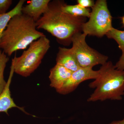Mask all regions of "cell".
Segmentation results:
<instances>
[{
    "mask_svg": "<svg viewBox=\"0 0 124 124\" xmlns=\"http://www.w3.org/2000/svg\"><path fill=\"white\" fill-rule=\"evenodd\" d=\"M62 1H50L46 12L36 22L37 29H44L59 40L71 41L74 35L81 32L86 18L63 12L61 8Z\"/></svg>",
    "mask_w": 124,
    "mask_h": 124,
    "instance_id": "cell-1",
    "label": "cell"
},
{
    "mask_svg": "<svg viewBox=\"0 0 124 124\" xmlns=\"http://www.w3.org/2000/svg\"><path fill=\"white\" fill-rule=\"evenodd\" d=\"M46 36L37 30L36 22L22 13L11 19L2 33L0 49L8 56L14 52L24 49L32 42Z\"/></svg>",
    "mask_w": 124,
    "mask_h": 124,
    "instance_id": "cell-2",
    "label": "cell"
},
{
    "mask_svg": "<svg viewBox=\"0 0 124 124\" xmlns=\"http://www.w3.org/2000/svg\"><path fill=\"white\" fill-rule=\"evenodd\" d=\"M99 70L98 77L89 84L90 88L95 90L88 101L122 100L124 95V70L117 69L111 61L102 65Z\"/></svg>",
    "mask_w": 124,
    "mask_h": 124,
    "instance_id": "cell-3",
    "label": "cell"
},
{
    "mask_svg": "<svg viewBox=\"0 0 124 124\" xmlns=\"http://www.w3.org/2000/svg\"><path fill=\"white\" fill-rule=\"evenodd\" d=\"M50 47V41L46 36L32 42L21 55H15L12 59L14 72L23 77L31 75L39 66Z\"/></svg>",
    "mask_w": 124,
    "mask_h": 124,
    "instance_id": "cell-4",
    "label": "cell"
},
{
    "mask_svg": "<svg viewBox=\"0 0 124 124\" xmlns=\"http://www.w3.org/2000/svg\"><path fill=\"white\" fill-rule=\"evenodd\" d=\"M89 19L82 24V31L86 36L103 37L113 27L112 17L106 0H98L92 8Z\"/></svg>",
    "mask_w": 124,
    "mask_h": 124,
    "instance_id": "cell-5",
    "label": "cell"
},
{
    "mask_svg": "<svg viewBox=\"0 0 124 124\" xmlns=\"http://www.w3.org/2000/svg\"><path fill=\"white\" fill-rule=\"evenodd\" d=\"M86 35L81 32L76 33L71 39V49L81 68L90 67L98 64L102 65L107 62L108 57L90 47L86 44Z\"/></svg>",
    "mask_w": 124,
    "mask_h": 124,
    "instance_id": "cell-6",
    "label": "cell"
},
{
    "mask_svg": "<svg viewBox=\"0 0 124 124\" xmlns=\"http://www.w3.org/2000/svg\"><path fill=\"white\" fill-rule=\"evenodd\" d=\"M99 74V70H93V68H80L73 72L71 75L57 92L62 94H66L74 91L85 81L96 79Z\"/></svg>",
    "mask_w": 124,
    "mask_h": 124,
    "instance_id": "cell-7",
    "label": "cell"
},
{
    "mask_svg": "<svg viewBox=\"0 0 124 124\" xmlns=\"http://www.w3.org/2000/svg\"><path fill=\"white\" fill-rule=\"evenodd\" d=\"M50 0H31L28 4L23 6L22 13L37 22L46 12Z\"/></svg>",
    "mask_w": 124,
    "mask_h": 124,
    "instance_id": "cell-8",
    "label": "cell"
},
{
    "mask_svg": "<svg viewBox=\"0 0 124 124\" xmlns=\"http://www.w3.org/2000/svg\"><path fill=\"white\" fill-rule=\"evenodd\" d=\"M72 72L62 65L56 64L50 71L49 79L50 81V86L55 89L57 91L60 89Z\"/></svg>",
    "mask_w": 124,
    "mask_h": 124,
    "instance_id": "cell-9",
    "label": "cell"
},
{
    "mask_svg": "<svg viewBox=\"0 0 124 124\" xmlns=\"http://www.w3.org/2000/svg\"><path fill=\"white\" fill-rule=\"evenodd\" d=\"M56 61V64L62 65L73 72L81 68L71 48L59 47Z\"/></svg>",
    "mask_w": 124,
    "mask_h": 124,
    "instance_id": "cell-10",
    "label": "cell"
},
{
    "mask_svg": "<svg viewBox=\"0 0 124 124\" xmlns=\"http://www.w3.org/2000/svg\"><path fill=\"white\" fill-rule=\"evenodd\" d=\"M14 72V67L11 66L9 76L7 81V84L3 93L0 95V113L4 112L8 115V111L9 110L13 108H17L23 112L27 113L24 111V108L16 105L11 97L10 86Z\"/></svg>",
    "mask_w": 124,
    "mask_h": 124,
    "instance_id": "cell-11",
    "label": "cell"
},
{
    "mask_svg": "<svg viewBox=\"0 0 124 124\" xmlns=\"http://www.w3.org/2000/svg\"><path fill=\"white\" fill-rule=\"evenodd\" d=\"M25 0H20L14 8L6 13L0 14V41L2 33L13 17L22 14V10Z\"/></svg>",
    "mask_w": 124,
    "mask_h": 124,
    "instance_id": "cell-12",
    "label": "cell"
},
{
    "mask_svg": "<svg viewBox=\"0 0 124 124\" xmlns=\"http://www.w3.org/2000/svg\"><path fill=\"white\" fill-rule=\"evenodd\" d=\"M61 8L63 12L75 17L89 18L91 14L89 9L84 8L78 4L67 5L63 1L62 2Z\"/></svg>",
    "mask_w": 124,
    "mask_h": 124,
    "instance_id": "cell-13",
    "label": "cell"
},
{
    "mask_svg": "<svg viewBox=\"0 0 124 124\" xmlns=\"http://www.w3.org/2000/svg\"><path fill=\"white\" fill-rule=\"evenodd\" d=\"M9 60L8 55L0 49V95L3 93L7 84V82L5 80L4 77V72Z\"/></svg>",
    "mask_w": 124,
    "mask_h": 124,
    "instance_id": "cell-14",
    "label": "cell"
},
{
    "mask_svg": "<svg viewBox=\"0 0 124 124\" xmlns=\"http://www.w3.org/2000/svg\"><path fill=\"white\" fill-rule=\"evenodd\" d=\"M107 37L115 40L118 45L119 48L124 52V31H120L112 28L107 33Z\"/></svg>",
    "mask_w": 124,
    "mask_h": 124,
    "instance_id": "cell-15",
    "label": "cell"
},
{
    "mask_svg": "<svg viewBox=\"0 0 124 124\" xmlns=\"http://www.w3.org/2000/svg\"><path fill=\"white\" fill-rule=\"evenodd\" d=\"M12 2V0H0V14L7 13Z\"/></svg>",
    "mask_w": 124,
    "mask_h": 124,
    "instance_id": "cell-16",
    "label": "cell"
},
{
    "mask_svg": "<svg viewBox=\"0 0 124 124\" xmlns=\"http://www.w3.org/2000/svg\"><path fill=\"white\" fill-rule=\"evenodd\" d=\"M77 1L78 4L86 8L89 7L93 8L95 5L94 1L92 0H78Z\"/></svg>",
    "mask_w": 124,
    "mask_h": 124,
    "instance_id": "cell-17",
    "label": "cell"
},
{
    "mask_svg": "<svg viewBox=\"0 0 124 124\" xmlns=\"http://www.w3.org/2000/svg\"><path fill=\"white\" fill-rule=\"evenodd\" d=\"M115 65L117 69L124 70V52H122L119 59Z\"/></svg>",
    "mask_w": 124,
    "mask_h": 124,
    "instance_id": "cell-18",
    "label": "cell"
},
{
    "mask_svg": "<svg viewBox=\"0 0 124 124\" xmlns=\"http://www.w3.org/2000/svg\"><path fill=\"white\" fill-rule=\"evenodd\" d=\"M108 124H124V118L121 120L114 121Z\"/></svg>",
    "mask_w": 124,
    "mask_h": 124,
    "instance_id": "cell-19",
    "label": "cell"
},
{
    "mask_svg": "<svg viewBox=\"0 0 124 124\" xmlns=\"http://www.w3.org/2000/svg\"><path fill=\"white\" fill-rule=\"evenodd\" d=\"M122 23L123 25L124 26V16H123L122 18Z\"/></svg>",
    "mask_w": 124,
    "mask_h": 124,
    "instance_id": "cell-20",
    "label": "cell"
}]
</instances>
